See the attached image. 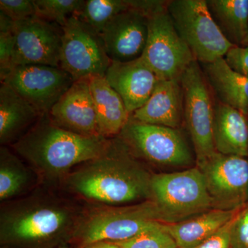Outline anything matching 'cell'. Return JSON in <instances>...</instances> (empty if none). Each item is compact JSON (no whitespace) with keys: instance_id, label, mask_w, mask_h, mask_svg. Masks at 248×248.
<instances>
[{"instance_id":"6da1fadb","label":"cell","mask_w":248,"mask_h":248,"mask_svg":"<svg viewBox=\"0 0 248 248\" xmlns=\"http://www.w3.org/2000/svg\"><path fill=\"white\" fill-rule=\"evenodd\" d=\"M77 168L67 186L85 198L112 205L151 199L153 174L117 137L104 154Z\"/></svg>"},{"instance_id":"7a4b0ae2","label":"cell","mask_w":248,"mask_h":248,"mask_svg":"<svg viewBox=\"0 0 248 248\" xmlns=\"http://www.w3.org/2000/svg\"><path fill=\"white\" fill-rule=\"evenodd\" d=\"M82 217L69 204L32 196L1 209L0 241L8 248H50L73 239Z\"/></svg>"},{"instance_id":"3957f363","label":"cell","mask_w":248,"mask_h":248,"mask_svg":"<svg viewBox=\"0 0 248 248\" xmlns=\"http://www.w3.org/2000/svg\"><path fill=\"white\" fill-rule=\"evenodd\" d=\"M110 141L104 137L83 136L68 131L45 115L11 146L42 177L56 179L66 177L72 169L104 154Z\"/></svg>"},{"instance_id":"277c9868","label":"cell","mask_w":248,"mask_h":248,"mask_svg":"<svg viewBox=\"0 0 248 248\" xmlns=\"http://www.w3.org/2000/svg\"><path fill=\"white\" fill-rule=\"evenodd\" d=\"M163 223H176L213 209L202 171L197 166L153 174L151 197Z\"/></svg>"},{"instance_id":"5b68a950","label":"cell","mask_w":248,"mask_h":248,"mask_svg":"<svg viewBox=\"0 0 248 248\" xmlns=\"http://www.w3.org/2000/svg\"><path fill=\"white\" fill-rule=\"evenodd\" d=\"M155 222L162 223L159 210L151 200L99 209L81 218L73 239L81 247L99 242H121L131 239Z\"/></svg>"},{"instance_id":"8992f818","label":"cell","mask_w":248,"mask_h":248,"mask_svg":"<svg viewBox=\"0 0 248 248\" xmlns=\"http://www.w3.org/2000/svg\"><path fill=\"white\" fill-rule=\"evenodd\" d=\"M117 138L135 157L157 167H194L193 155L181 129L141 123L130 117Z\"/></svg>"},{"instance_id":"52a82bcc","label":"cell","mask_w":248,"mask_h":248,"mask_svg":"<svg viewBox=\"0 0 248 248\" xmlns=\"http://www.w3.org/2000/svg\"><path fill=\"white\" fill-rule=\"evenodd\" d=\"M184 93V125L200 166L217 153L213 138L215 96L200 63L194 61L180 78Z\"/></svg>"},{"instance_id":"ba28073f","label":"cell","mask_w":248,"mask_h":248,"mask_svg":"<svg viewBox=\"0 0 248 248\" xmlns=\"http://www.w3.org/2000/svg\"><path fill=\"white\" fill-rule=\"evenodd\" d=\"M168 11L178 33L199 63L223 58L234 46L214 20L206 0H170Z\"/></svg>"},{"instance_id":"9c48e42d","label":"cell","mask_w":248,"mask_h":248,"mask_svg":"<svg viewBox=\"0 0 248 248\" xmlns=\"http://www.w3.org/2000/svg\"><path fill=\"white\" fill-rule=\"evenodd\" d=\"M148 18V41L141 60L159 80L180 79L186 68L196 60L178 33L168 6Z\"/></svg>"},{"instance_id":"30bf717a","label":"cell","mask_w":248,"mask_h":248,"mask_svg":"<svg viewBox=\"0 0 248 248\" xmlns=\"http://www.w3.org/2000/svg\"><path fill=\"white\" fill-rule=\"evenodd\" d=\"M63 35L60 66L75 81L105 76L111 60L100 35L72 16L62 27Z\"/></svg>"},{"instance_id":"8fae6325","label":"cell","mask_w":248,"mask_h":248,"mask_svg":"<svg viewBox=\"0 0 248 248\" xmlns=\"http://www.w3.org/2000/svg\"><path fill=\"white\" fill-rule=\"evenodd\" d=\"M74 81L60 67L19 65L15 66L1 83L8 85L41 115H45Z\"/></svg>"},{"instance_id":"7c38bea8","label":"cell","mask_w":248,"mask_h":248,"mask_svg":"<svg viewBox=\"0 0 248 248\" xmlns=\"http://www.w3.org/2000/svg\"><path fill=\"white\" fill-rule=\"evenodd\" d=\"M203 174L213 209L234 210L248 203V159L215 153L197 166Z\"/></svg>"},{"instance_id":"4fadbf2b","label":"cell","mask_w":248,"mask_h":248,"mask_svg":"<svg viewBox=\"0 0 248 248\" xmlns=\"http://www.w3.org/2000/svg\"><path fill=\"white\" fill-rule=\"evenodd\" d=\"M14 32V68L19 65L60 67L62 27L36 16L15 22Z\"/></svg>"},{"instance_id":"5bb4252c","label":"cell","mask_w":248,"mask_h":248,"mask_svg":"<svg viewBox=\"0 0 248 248\" xmlns=\"http://www.w3.org/2000/svg\"><path fill=\"white\" fill-rule=\"evenodd\" d=\"M101 37L111 61L126 62L141 58L148 37V18L130 9L108 23Z\"/></svg>"},{"instance_id":"9a60e30c","label":"cell","mask_w":248,"mask_h":248,"mask_svg":"<svg viewBox=\"0 0 248 248\" xmlns=\"http://www.w3.org/2000/svg\"><path fill=\"white\" fill-rule=\"evenodd\" d=\"M55 125L86 137H102L90 89L89 78L75 81L48 114Z\"/></svg>"},{"instance_id":"2e32d148","label":"cell","mask_w":248,"mask_h":248,"mask_svg":"<svg viewBox=\"0 0 248 248\" xmlns=\"http://www.w3.org/2000/svg\"><path fill=\"white\" fill-rule=\"evenodd\" d=\"M105 78L130 115L146 104L159 80L141 58L126 62H111Z\"/></svg>"},{"instance_id":"e0dca14e","label":"cell","mask_w":248,"mask_h":248,"mask_svg":"<svg viewBox=\"0 0 248 248\" xmlns=\"http://www.w3.org/2000/svg\"><path fill=\"white\" fill-rule=\"evenodd\" d=\"M130 117L141 123L182 128L184 93L180 79L159 80L149 99Z\"/></svg>"},{"instance_id":"ac0fdd59","label":"cell","mask_w":248,"mask_h":248,"mask_svg":"<svg viewBox=\"0 0 248 248\" xmlns=\"http://www.w3.org/2000/svg\"><path fill=\"white\" fill-rule=\"evenodd\" d=\"M213 138L217 153L248 158V118L215 97Z\"/></svg>"},{"instance_id":"d6986e66","label":"cell","mask_w":248,"mask_h":248,"mask_svg":"<svg viewBox=\"0 0 248 248\" xmlns=\"http://www.w3.org/2000/svg\"><path fill=\"white\" fill-rule=\"evenodd\" d=\"M35 108L4 83L0 86V143L14 145L42 117Z\"/></svg>"},{"instance_id":"ffe728a7","label":"cell","mask_w":248,"mask_h":248,"mask_svg":"<svg viewBox=\"0 0 248 248\" xmlns=\"http://www.w3.org/2000/svg\"><path fill=\"white\" fill-rule=\"evenodd\" d=\"M89 79L101 136L115 138L120 135L131 115L105 76H93Z\"/></svg>"},{"instance_id":"44dd1931","label":"cell","mask_w":248,"mask_h":248,"mask_svg":"<svg viewBox=\"0 0 248 248\" xmlns=\"http://www.w3.org/2000/svg\"><path fill=\"white\" fill-rule=\"evenodd\" d=\"M214 95L248 118V78L231 69L224 58L200 63Z\"/></svg>"},{"instance_id":"7402d4cb","label":"cell","mask_w":248,"mask_h":248,"mask_svg":"<svg viewBox=\"0 0 248 248\" xmlns=\"http://www.w3.org/2000/svg\"><path fill=\"white\" fill-rule=\"evenodd\" d=\"M242 207L234 210L210 209L186 221L164 223V229L172 236L178 248H194L231 221Z\"/></svg>"},{"instance_id":"603a6c76","label":"cell","mask_w":248,"mask_h":248,"mask_svg":"<svg viewBox=\"0 0 248 248\" xmlns=\"http://www.w3.org/2000/svg\"><path fill=\"white\" fill-rule=\"evenodd\" d=\"M223 35L232 45L248 46V0H206Z\"/></svg>"},{"instance_id":"cb8c5ba5","label":"cell","mask_w":248,"mask_h":248,"mask_svg":"<svg viewBox=\"0 0 248 248\" xmlns=\"http://www.w3.org/2000/svg\"><path fill=\"white\" fill-rule=\"evenodd\" d=\"M31 176L17 156L6 148H0V200L20 195L30 183Z\"/></svg>"},{"instance_id":"d4e9b609","label":"cell","mask_w":248,"mask_h":248,"mask_svg":"<svg viewBox=\"0 0 248 248\" xmlns=\"http://www.w3.org/2000/svg\"><path fill=\"white\" fill-rule=\"evenodd\" d=\"M131 9L130 0H84L74 16L99 35L115 16Z\"/></svg>"},{"instance_id":"484cf974","label":"cell","mask_w":248,"mask_h":248,"mask_svg":"<svg viewBox=\"0 0 248 248\" xmlns=\"http://www.w3.org/2000/svg\"><path fill=\"white\" fill-rule=\"evenodd\" d=\"M113 244L122 248H178L161 222H155L131 239Z\"/></svg>"},{"instance_id":"4316f807","label":"cell","mask_w":248,"mask_h":248,"mask_svg":"<svg viewBox=\"0 0 248 248\" xmlns=\"http://www.w3.org/2000/svg\"><path fill=\"white\" fill-rule=\"evenodd\" d=\"M37 17L61 27L82 7L84 0H35Z\"/></svg>"},{"instance_id":"83f0119b","label":"cell","mask_w":248,"mask_h":248,"mask_svg":"<svg viewBox=\"0 0 248 248\" xmlns=\"http://www.w3.org/2000/svg\"><path fill=\"white\" fill-rule=\"evenodd\" d=\"M0 11L15 22L27 20L37 16L35 0H1Z\"/></svg>"},{"instance_id":"f1b7e54d","label":"cell","mask_w":248,"mask_h":248,"mask_svg":"<svg viewBox=\"0 0 248 248\" xmlns=\"http://www.w3.org/2000/svg\"><path fill=\"white\" fill-rule=\"evenodd\" d=\"M16 46L14 28L0 31V79L8 76L14 68V56Z\"/></svg>"},{"instance_id":"f546056e","label":"cell","mask_w":248,"mask_h":248,"mask_svg":"<svg viewBox=\"0 0 248 248\" xmlns=\"http://www.w3.org/2000/svg\"><path fill=\"white\" fill-rule=\"evenodd\" d=\"M231 248H248V203L233 218L231 228Z\"/></svg>"},{"instance_id":"4dcf8cb0","label":"cell","mask_w":248,"mask_h":248,"mask_svg":"<svg viewBox=\"0 0 248 248\" xmlns=\"http://www.w3.org/2000/svg\"><path fill=\"white\" fill-rule=\"evenodd\" d=\"M223 58L231 69L248 78V46H233Z\"/></svg>"},{"instance_id":"1f68e13d","label":"cell","mask_w":248,"mask_h":248,"mask_svg":"<svg viewBox=\"0 0 248 248\" xmlns=\"http://www.w3.org/2000/svg\"><path fill=\"white\" fill-rule=\"evenodd\" d=\"M233 218L213 236L194 248H231V228Z\"/></svg>"},{"instance_id":"d6a6232c","label":"cell","mask_w":248,"mask_h":248,"mask_svg":"<svg viewBox=\"0 0 248 248\" xmlns=\"http://www.w3.org/2000/svg\"><path fill=\"white\" fill-rule=\"evenodd\" d=\"M92 246L94 248H122L120 246L110 242H99L92 245Z\"/></svg>"},{"instance_id":"836d02e7","label":"cell","mask_w":248,"mask_h":248,"mask_svg":"<svg viewBox=\"0 0 248 248\" xmlns=\"http://www.w3.org/2000/svg\"><path fill=\"white\" fill-rule=\"evenodd\" d=\"M60 248H70L61 247ZM94 248L93 247V246H86V247H80V248Z\"/></svg>"},{"instance_id":"e575fe53","label":"cell","mask_w":248,"mask_h":248,"mask_svg":"<svg viewBox=\"0 0 248 248\" xmlns=\"http://www.w3.org/2000/svg\"><path fill=\"white\" fill-rule=\"evenodd\" d=\"M8 248L2 247V248Z\"/></svg>"}]
</instances>
